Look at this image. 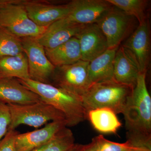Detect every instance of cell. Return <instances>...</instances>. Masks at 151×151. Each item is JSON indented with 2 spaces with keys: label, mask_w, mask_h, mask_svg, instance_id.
Instances as JSON below:
<instances>
[{
  "label": "cell",
  "mask_w": 151,
  "mask_h": 151,
  "mask_svg": "<svg viewBox=\"0 0 151 151\" xmlns=\"http://www.w3.org/2000/svg\"><path fill=\"white\" fill-rule=\"evenodd\" d=\"M146 76V73L139 74L122 113L127 140L132 142H151V98Z\"/></svg>",
  "instance_id": "obj_1"
},
{
  "label": "cell",
  "mask_w": 151,
  "mask_h": 151,
  "mask_svg": "<svg viewBox=\"0 0 151 151\" xmlns=\"http://www.w3.org/2000/svg\"><path fill=\"white\" fill-rule=\"evenodd\" d=\"M18 79L42 101L60 111L65 116L66 127H73L87 119L81 97L48 83L32 79Z\"/></svg>",
  "instance_id": "obj_2"
},
{
  "label": "cell",
  "mask_w": 151,
  "mask_h": 151,
  "mask_svg": "<svg viewBox=\"0 0 151 151\" xmlns=\"http://www.w3.org/2000/svg\"><path fill=\"white\" fill-rule=\"evenodd\" d=\"M132 89L115 80L92 84L81 97L86 114L102 108H110L116 114H122Z\"/></svg>",
  "instance_id": "obj_3"
},
{
  "label": "cell",
  "mask_w": 151,
  "mask_h": 151,
  "mask_svg": "<svg viewBox=\"0 0 151 151\" xmlns=\"http://www.w3.org/2000/svg\"><path fill=\"white\" fill-rule=\"evenodd\" d=\"M24 2L0 0V28L19 38H37L48 27L38 26L29 18Z\"/></svg>",
  "instance_id": "obj_4"
},
{
  "label": "cell",
  "mask_w": 151,
  "mask_h": 151,
  "mask_svg": "<svg viewBox=\"0 0 151 151\" xmlns=\"http://www.w3.org/2000/svg\"><path fill=\"white\" fill-rule=\"evenodd\" d=\"M7 105L11 119L9 130H15L21 125L37 128L50 122H65L62 113L42 100L26 105Z\"/></svg>",
  "instance_id": "obj_5"
},
{
  "label": "cell",
  "mask_w": 151,
  "mask_h": 151,
  "mask_svg": "<svg viewBox=\"0 0 151 151\" xmlns=\"http://www.w3.org/2000/svg\"><path fill=\"white\" fill-rule=\"evenodd\" d=\"M89 63L80 60L70 65L55 67L51 78L52 85L81 98L92 84L88 73Z\"/></svg>",
  "instance_id": "obj_6"
},
{
  "label": "cell",
  "mask_w": 151,
  "mask_h": 151,
  "mask_svg": "<svg viewBox=\"0 0 151 151\" xmlns=\"http://www.w3.org/2000/svg\"><path fill=\"white\" fill-rule=\"evenodd\" d=\"M21 40L27 58L30 79L49 84L55 67L47 58L44 47L36 38L27 37Z\"/></svg>",
  "instance_id": "obj_7"
},
{
  "label": "cell",
  "mask_w": 151,
  "mask_h": 151,
  "mask_svg": "<svg viewBox=\"0 0 151 151\" xmlns=\"http://www.w3.org/2000/svg\"><path fill=\"white\" fill-rule=\"evenodd\" d=\"M24 5L29 18L38 26L48 27L66 17L72 9V1L65 4H53L44 1L24 0Z\"/></svg>",
  "instance_id": "obj_8"
},
{
  "label": "cell",
  "mask_w": 151,
  "mask_h": 151,
  "mask_svg": "<svg viewBox=\"0 0 151 151\" xmlns=\"http://www.w3.org/2000/svg\"><path fill=\"white\" fill-rule=\"evenodd\" d=\"M130 17L113 6L96 23L107 39L108 49L119 47L129 29Z\"/></svg>",
  "instance_id": "obj_9"
},
{
  "label": "cell",
  "mask_w": 151,
  "mask_h": 151,
  "mask_svg": "<svg viewBox=\"0 0 151 151\" xmlns=\"http://www.w3.org/2000/svg\"><path fill=\"white\" fill-rule=\"evenodd\" d=\"M72 9L66 17L77 24L97 23L113 6L107 0H74Z\"/></svg>",
  "instance_id": "obj_10"
},
{
  "label": "cell",
  "mask_w": 151,
  "mask_h": 151,
  "mask_svg": "<svg viewBox=\"0 0 151 151\" xmlns=\"http://www.w3.org/2000/svg\"><path fill=\"white\" fill-rule=\"evenodd\" d=\"M81 60L90 62L108 49V42L97 24L86 25L76 35Z\"/></svg>",
  "instance_id": "obj_11"
},
{
  "label": "cell",
  "mask_w": 151,
  "mask_h": 151,
  "mask_svg": "<svg viewBox=\"0 0 151 151\" xmlns=\"http://www.w3.org/2000/svg\"><path fill=\"white\" fill-rule=\"evenodd\" d=\"M123 46L134 58L140 73H147L150 52V26L147 20L139 24Z\"/></svg>",
  "instance_id": "obj_12"
},
{
  "label": "cell",
  "mask_w": 151,
  "mask_h": 151,
  "mask_svg": "<svg viewBox=\"0 0 151 151\" xmlns=\"http://www.w3.org/2000/svg\"><path fill=\"white\" fill-rule=\"evenodd\" d=\"M84 26L63 18L50 25L36 40L45 48H55L75 37Z\"/></svg>",
  "instance_id": "obj_13"
},
{
  "label": "cell",
  "mask_w": 151,
  "mask_h": 151,
  "mask_svg": "<svg viewBox=\"0 0 151 151\" xmlns=\"http://www.w3.org/2000/svg\"><path fill=\"white\" fill-rule=\"evenodd\" d=\"M140 73L137 63L131 52L123 46L118 48L113 61L114 80L133 89Z\"/></svg>",
  "instance_id": "obj_14"
},
{
  "label": "cell",
  "mask_w": 151,
  "mask_h": 151,
  "mask_svg": "<svg viewBox=\"0 0 151 151\" xmlns=\"http://www.w3.org/2000/svg\"><path fill=\"white\" fill-rule=\"evenodd\" d=\"M40 97L24 86L17 78H0V101L6 104L26 105L41 101Z\"/></svg>",
  "instance_id": "obj_15"
},
{
  "label": "cell",
  "mask_w": 151,
  "mask_h": 151,
  "mask_svg": "<svg viewBox=\"0 0 151 151\" xmlns=\"http://www.w3.org/2000/svg\"><path fill=\"white\" fill-rule=\"evenodd\" d=\"M66 127L65 121H54L42 129L24 134H19L15 139L17 151H32L48 142L60 130Z\"/></svg>",
  "instance_id": "obj_16"
},
{
  "label": "cell",
  "mask_w": 151,
  "mask_h": 151,
  "mask_svg": "<svg viewBox=\"0 0 151 151\" xmlns=\"http://www.w3.org/2000/svg\"><path fill=\"white\" fill-rule=\"evenodd\" d=\"M44 49L47 58L55 67L70 65L81 60L79 42L75 37L55 48Z\"/></svg>",
  "instance_id": "obj_17"
},
{
  "label": "cell",
  "mask_w": 151,
  "mask_h": 151,
  "mask_svg": "<svg viewBox=\"0 0 151 151\" xmlns=\"http://www.w3.org/2000/svg\"><path fill=\"white\" fill-rule=\"evenodd\" d=\"M118 48L108 49L89 62L88 73L92 84L114 80L113 61Z\"/></svg>",
  "instance_id": "obj_18"
},
{
  "label": "cell",
  "mask_w": 151,
  "mask_h": 151,
  "mask_svg": "<svg viewBox=\"0 0 151 151\" xmlns=\"http://www.w3.org/2000/svg\"><path fill=\"white\" fill-rule=\"evenodd\" d=\"M88 119L95 129L103 134H114L122 126L116 114L108 108H98L87 113Z\"/></svg>",
  "instance_id": "obj_19"
},
{
  "label": "cell",
  "mask_w": 151,
  "mask_h": 151,
  "mask_svg": "<svg viewBox=\"0 0 151 151\" xmlns=\"http://www.w3.org/2000/svg\"><path fill=\"white\" fill-rule=\"evenodd\" d=\"M0 75L22 80L29 79L28 63L24 52L15 56L0 57Z\"/></svg>",
  "instance_id": "obj_20"
},
{
  "label": "cell",
  "mask_w": 151,
  "mask_h": 151,
  "mask_svg": "<svg viewBox=\"0 0 151 151\" xmlns=\"http://www.w3.org/2000/svg\"><path fill=\"white\" fill-rule=\"evenodd\" d=\"M72 131L65 127L48 142L32 151H67L75 144Z\"/></svg>",
  "instance_id": "obj_21"
},
{
  "label": "cell",
  "mask_w": 151,
  "mask_h": 151,
  "mask_svg": "<svg viewBox=\"0 0 151 151\" xmlns=\"http://www.w3.org/2000/svg\"><path fill=\"white\" fill-rule=\"evenodd\" d=\"M114 6L130 17L137 19L139 24L147 19L145 12L149 1L146 0H107Z\"/></svg>",
  "instance_id": "obj_22"
},
{
  "label": "cell",
  "mask_w": 151,
  "mask_h": 151,
  "mask_svg": "<svg viewBox=\"0 0 151 151\" xmlns=\"http://www.w3.org/2000/svg\"><path fill=\"white\" fill-rule=\"evenodd\" d=\"M24 52L21 39L0 28V57L15 56Z\"/></svg>",
  "instance_id": "obj_23"
},
{
  "label": "cell",
  "mask_w": 151,
  "mask_h": 151,
  "mask_svg": "<svg viewBox=\"0 0 151 151\" xmlns=\"http://www.w3.org/2000/svg\"><path fill=\"white\" fill-rule=\"evenodd\" d=\"M95 151H132L134 146L129 141L120 143L112 142L100 135L93 138Z\"/></svg>",
  "instance_id": "obj_24"
},
{
  "label": "cell",
  "mask_w": 151,
  "mask_h": 151,
  "mask_svg": "<svg viewBox=\"0 0 151 151\" xmlns=\"http://www.w3.org/2000/svg\"><path fill=\"white\" fill-rule=\"evenodd\" d=\"M11 120L10 112L8 105L0 101V140L8 132Z\"/></svg>",
  "instance_id": "obj_25"
},
{
  "label": "cell",
  "mask_w": 151,
  "mask_h": 151,
  "mask_svg": "<svg viewBox=\"0 0 151 151\" xmlns=\"http://www.w3.org/2000/svg\"><path fill=\"white\" fill-rule=\"evenodd\" d=\"M18 134L15 130H9L5 136L0 140V151H17L15 142Z\"/></svg>",
  "instance_id": "obj_26"
},
{
  "label": "cell",
  "mask_w": 151,
  "mask_h": 151,
  "mask_svg": "<svg viewBox=\"0 0 151 151\" xmlns=\"http://www.w3.org/2000/svg\"><path fill=\"white\" fill-rule=\"evenodd\" d=\"M67 151H95V145L93 140L86 145L75 144Z\"/></svg>",
  "instance_id": "obj_27"
},
{
  "label": "cell",
  "mask_w": 151,
  "mask_h": 151,
  "mask_svg": "<svg viewBox=\"0 0 151 151\" xmlns=\"http://www.w3.org/2000/svg\"><path fill=\"white\" fill-rule=\"evenodd\" d=\"M131 143L134 145L132 151H151V143Z\"/></svg>",
  "instance_id": "obj_28"
},
{
  "label": "cell",
  "mask_w": 151,
  "mask_h": 151,
  "mask_svg": "<svg viewBox=\"0 0 151 151\" xmlns=\"http://www.w3.org/2000/svg\"><path fill=\"white\" fill-rule=\"evenodd\" d=\"M1 77H2L0 75V78H1Z\"/></svg>",
  "instance_id": "obj_29"
}]
</instances>
